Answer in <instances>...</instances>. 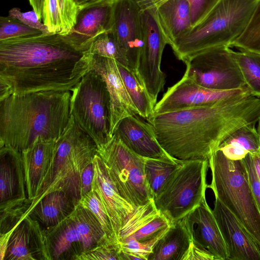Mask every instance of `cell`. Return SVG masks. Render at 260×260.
Segmentation results:
<instances>
[{"instance_id":"21","label":"cell","mask_w":260,"mask_h":260,"mask_svg":"<svg viewBox=\"0 0 260 260\" xmlns=\"http://www.w3.org/2000/svg\"><path fill=\"white\" fill-rule=\"evenodd\" d=\"M92 190L98 194L117 237L120 230L135 208L119 193L100 156L93 159Z\"/></svg>"},{"instance_id":"36","label":"cell","mask_w":260,"mask_h":260,"mask_svg":"<svg viewBox=\"0 0 260 260\" xmlns=\"http://www.w3.org/2000/svg\"><path fill=\"white\" fill-rule=\"evenodd\" d=\"M255 125L251 124L239 128L222 143L238 146L251 154L258 152L260 148V137Z\"/></svg>"},{"instance_id":"24","label":"cell","mask_w":260,"mask_h":260,"mask_svg":"<svg viewBox=\"0 0 260 260\" xmlns=\"http://www.w3.org/2000/svg\"><path fill=\"white\" fill-rule=\"evenodd\" d=\"M27 198L21 151L0 147V203Z\"/></svg>"},{"instance_id":"47","label":"cell","mask_w":260,"mask_h":260,"mask_svg":"<svg viewBox=\"0 0 260 260\" xmlns=\"http://www.w3.org/2000/svg\"><path fill=\"white\" fill-rule=\"evenodd\" d=\"M12 232V231L6 233L0 234V260H4Z\"/></svg>"},{"instance_id":"13","label":"cell","mask_w":260,"mask_h":260,"mask_svg":"<svg viewBox=\"0 0 260 260\" xmlns=\"http://www.w3.org/2000/svg\"><path fill=\"white\" fill-rule=\"evenodd\" d=\"M251 95L247 88L215 90L201 86L185 72L155 104L152 115L208 107Z\"/></svg>"},{"instance_id":"32","label":"cell","mask_w":260,"mask_h":260,"mask_svg":"<svg viewBox=\"0 0 260 260\" xmlns=\"http://www.w3.org/2000/svg\"><path fill=\"white\" fill-rule=\"evenodd\" d=\"M32 200L28 198L0 203V234L13 231L27 215Z\"/></svg>"},{"instance_id":"28","label":"cell","mask_w":260,"mask_h":260,"mask_svg":"<svg viewBox=\"0 0 260 260\" xmlns=\"http://www.w3.org/2000/svg\"><path fill=\"white\" fill-rule=\"evenodd\" d=\"M79 10L74 0H45L42 20L50 34L64 36L75 24Z\"/></svg>"},{"instance_id":"43","label":"cell","mask_w":260,"mask_h":260,"mask_svg":"<svg viewBox=\"0 0 260 260\" xmlns=\"http://www.w3.org/2000/svg\"><path fill=\"white\" fill-rule=\"evenodd\" d=\"M94 174L93 160L83 169L80 176L81 197L92 189V182Z\"/></svg>"},{"instance_id":"38","label":"cell","mask_w":260,"mask_h":260,"mask_svg":"<svg viewBox=\"0 0 260 260\" xmlns=\"http://www.w3.org/2000/svg\"><path fill=\"white\" fill-rule=\"evenodd\" d=\"M42 33L17 19L8 16L0 17V41Z\"/></svg>"},{"instance_id":"22","label":"cell","mask_w":260,"mask_h":260,"mask_svg":"<svg viewBox=\"0 0 260 260\" xmlns=\"http://www.w3.org/2000/svg\"><path fill=\"white\" fill-rule=\"evenodd\" d=\"M171 225L153 199L135 208L118 232V240L120 243L129 239L150 241L167 231Z\"/></svg>"},{"instance_id":"1","label":"cell","mask_w":260,"mask_h":260,"mask_svg":"<svg viewBox=\"0 0 260 260\" xmlns=\"http://www.w3.org/2000/svg\"><path fill=\"white\" fill-rule=\"evenodd\" d=\"M89 71V56L58 34L0 41V101L11 94L72 92Z\"/></svg>"},{"instance_id":"18","label":"cell","mask_w":260,"mask_h":260,"mask_svg":"<svg viewBox=\"0 0 260 260\" xmlns=\"http://www.w3.org/2000/svg\"><path fill=\"white\" fill-rule=\"evenodd\" d=\"M213 212L229 253L228 260H260V249L236 216L217 198Z\"/></svg>"},{"instance_id":"27","label":"cell","mask_w":260,"mask_h":260,"mask_svg":"<svg viewBox=\"0 0 260 260\" xmlns=\"http://www.w3.org/2000/svg\"><path fill=\"white\" fill-rule=\"evenodd\" d=\"M191 243L182 219L172 224L154 246L148 260H183Z\"/></svg>"},{"instance_id":"3","label":"cell","mask_w":260,"mask_h":260,"mask_svg":"<svg viewBox=\"0 0 260 260\" xmlns=\"http://www.w3.org/2000/svg\"><path fill=\"white\" fill-rule=\"evenodd\" d=\"M70 91L11 94L0 101V147L22 151L39 137L57 139L71 117Z\"/></svg>"},{"instance_id":"34","label":"cell","mask_w":260,"mask_h":260,"mask_svg":"<svg viewBox=\"0 0 260 260\" xmlns=\"http://www.w3.org/2000/svg\"><path fill=\"white\" fill-rule=\"evenodd\" d=\"M231 47L260 53V0L257 1L245 29Z\"/></svg>"},{"instance_id":"8","label":"cell","mask_w":260,"mask_h":260,"mask_svg":"<svg viewBox=\"0 0 260 260\" xmlns=\"http://www.w3.org/2000/svg\"><path fill=\"white\" fill-rule=\"evenodd\" d=\"M70 114L97 146L112 136L110 95L102 77L89 70L72 92Z\"/></svg>"},{"instance_id":"46","label":"cell","mask_w":260,"mask_h":260,"mask_svg":"<svg viewBox=\"0 0 260 260\" xmlns=\"http://www.w3.org/2000/svg\"><path fill=\"white\" fill-rule=\"evenodd\" d=\"M141 10L157 9L168 0H135Z\"/></svg>"},{"instance_id":"49","label":"cell","mask_w":260,"mask_h":260,"mask_svg":"<svg viewBox=\"0 0 260 260\" xmlns=\"http://www.w3.org/2000/svg\"><path fill=\"white\" fill-rule=\"evenodd\" d=\"M251 154L255 172L260 183V148L258 152Z\"/></svg>"},{"instance_id":"33","label":"cell","mask_w":260,"mask_h":260,"mask_svg":"<svg viewBox=\"0 0 260 260\" xmlns=\"http://www.w3.org/2000/svg\"><path fill=\"white\" fill-rule=\"evenodd\" d=\"M86 52L115 59L127 67L128 62L125 52L111 30L98 37Z\"/></svg>"},{"instance_id":"25","label":"cell","mask_w":260,"mask_h":260,"mask_svg":"<svg viewBox=\"0 0 260 260\" xmlns=\"http://www.w3.org/2000/svg\"><path fill=\"white\" fill-rule=\"evenodd\" d=\"M156 13L170 46L192 28L189 7L186 0H168L156 9Z\"/></svg>"},{"instance_id":"50","label":"cell","mask_w":260,"mask_h":260,"mask_svg":"<svg viewBox=\"0 0 260 260\" xmlns=\"http://www.w3.org/2000/svg\"><path fill=\"white\" fill-rule=\"evenodd\" d=\"M78 5L79 9L95 4L105 0H74Z\"/></svg>"},{"instance_id":"5","label":"cell","mask_w":260,"mask_h":260,"mask_svg":"<svg viewBox=\"0 0 260 260\" xmlns=\"http://www.w3.org/2000/svg\"><path fill=\"white\" fill-rule=\"evenodd\" d=\"M258 0H219L198 25L171 46L176 57L184 62L211 48L231 44L245 29Z\"/></svg>"},{"instance_id":"20","label":"cell","mask_w":260,"mask_h":260,"mask_svg":"<svg viewBox=\"0 0 260 260\" xmlns=\"http://www.w3.org/2000/svg\"><path fill=\"white\" fill-rule=\"evenodd\" d=\"M114 133L128 148L141 157L175 159L159 144L152 125L137 115L122 119Z\"/></svg>"},{"instance_id":"14","label":"cell","mask_w":260,"mask_h":260,"mask_svg":"<svg viewBox=\"0 0 260 260\" xmlns=\"http://www.w3.org/2000/svg\"><path fill=\"white\" fill-rule=\"evenodd\" d=\"M111 30L125 52L127 68L136 74L143 42L141 9L135 0H113Z\"/></svg>"},{"instance_id":"41","label":"cell","mask_w":260,"mask_h":260,"mask_svg":"<svg viewBox=\"0 0 260 260\" xmlns=\"http://www.w3.org/2000/svg\"><path fill=\"white\" fill-rule=\"evenodd\" d=\"M8 16L18 19L25 25L38 29L43 34H50L47 26L41 22V20L33 10L22 12L19 8H13L9 10Z\"/></svg>"},{"instance_id":"39","label":"cell","mask_w":260,"mask_h":260,"mask_svg":"<svg viewBox=\"0 0 260 260\" xmlns=\"http://www.w3.org/2000/svg\"><path fill=\"white\" fill-rule=\"evenodd\" d=\"M167 231L150 241L139 242L135 239H129L121 242L120 243L121 250L137 255L141 257L142 260H148V257L152 252L154 246Z\"/></svg>"},{"instance_id":"11","label":"cell","mask_w":260,"mask_h":260,"mask_svg":"<svg viewBox=\"0 0 260 260\" xmlns=\"http://www.w3.org/2000/svg\"><path fill=\"white\" fill-rule=\"evenodd\" d=\"M184 62L185 72L201 86L221 90L247 88L229 46L204 50Z\"/></svg>"},{"instance_id":"16","label":"cell","mask_w":260,"mask_h":260,"mask_svg":"<svg viewBox=\"0 0 260 260\" xmlns=\"http://www.w3.org/2000/svg\"><path fill=\"white\" fill-rule=\"evenodd\" d=\"M113 0H105L80 9L76 22L63 38L77 50L85 52L101 34L111 30Z\"/></svg>"},{"instance_id":"4","label":"cell","mask_w":260,"mask_h":260,"mask_svg":"<svg viewBox=\"0 0 260 260\" xmlns=\"http://www.w3.org/2000/svg\"><path fill=\"white\" fill-rule=\"evenodd\" d=\"M96 154L94 140L71 115L67 126L56 140L48 171L27 215L43 197L56 190L64 192L77 205L81 198V174Z\"/></svg>"},{"instance_id":"6","label":"cell","mask_w":260,"mask_h":260,"mask_svg":"<svg viewBox=\"0 0 260 260\" xmlns=\"http://www.w3.org/2000/svg\"><path fill=\"white\" fill-rule=\"evenodd\" d=\"M212 180L207 188L239 220L260 249V210L242 160L228 159L217 149L209 159Z\"/></svg>"},{"instance_id":"37","label":"cell","mask_w":260,"mask_h":260,"mask_svg":"<svg viewBox=\"0 0 260 260\" xmlns=\"http://www.w3.org/2000/svg\"><path fill=\"white\" fill-rule=\"evenodd\" d=\"M121 245L119 241L105 238L79 255L76 260H120Z\"/></svg>"},{"instance_id":"7","label":"cell","mask_w":260,"mask_h":260,"mask_svg":"<svg viewBox=\"0 0 260 260\" xmlns=\"http://www.w3.org/2000/svg\"><path fill=\"white\" fill-rule=\"evenodd\" d=\"M209 160H181L160 192L154 197L155 206L171 224L182 219L206 198Z\"/></svg>"},{"instance_id":"29","label":"cell","mask_w":260,"mask_h":260,"mask_svg":"<svg viewBox=\"0 0 260 260\" xmlns=\"http://www.w3.org/2000/svg\"><path fill=\"white\" fill-rule=\"evenodd\" d=\"M117 66L129 96L139 113V116L148 119L153 114V105L147 90L136 74L116 61Z\"/></svg>"},{"instance_id":"17","label":"cell","mask_w":260,"mask_h":260,"mask_svg":"<svg viewBox=\"0 0 260 260\" xmlns=\"http://www.w3.org/2000/svg\"><path fill=\"white\" fill-rule=\"evenodd\" d=\"M182 219L195 245L209 251L215 260H228L226 244L206 198Z\"/></svg>"},{"instance_id":"19","label":"cell","mask_w":260,"mask_h":260,"mask_svg":"<svg viewBox=\"0 0 260 260\" xmlns=\"http://www.w3.org/2000/svg\"><path fill=\"white\" fill-rule=\"evenodd\" d=\"M4 260H51L44 228L25 215L13 230Z\"/></svg>"},{"instance_id":"10","label":"cell","mask_w":260,"mask_h":260,"mask_svg":"<svg viewBox=\"0 0 260 260\" xmlns=\"http://www.w3.org/2000/svg\"><path fill=\"white\" fill-rule=\"evenodd\" d=\"M44 230L51 260H76L108 238L92 212L79 203L60 222Z\"/></svg>"},{"instance_id":"26","label":"cell","mask_w":260,"mask_h":260,"mask_svg":"<svg viewBox=\"0 0 260 260\" xmlns=\"http://www.w3.org/2000/svg\"><path fill=\"white\" fill-rule=\"evenodd\" d=\"M76 205L64 192L56 190L43 197L28 214L43 228L54 226L74 210Z\"/></svg>"},{"instance_id":"51","label":"cell","mask_w":260,"mask_h":260,"mask_svg":"<svg viewBox=\"0 0 260 260\" xmlns=\"http://www.w3.org/2000/svg\"><path fill=\"white\" fill-rule=\"evenodd\" d=\"M257 132H258V133L259 137H260V125L258 127Z\"/></svg>"},{"instance_id":"31","label":"cell","mask_w":260,"mask_h":260,"mask_svg":"<svg viewBox=\"0 0 260 260\" xmlns=\"http://www.w3.org/2000/svg\"><path fill=\"white\" fill-rule=\"evenodd\" d=\"M232 53L251 95L260 97V53L232 50Z\"/></svg>"},{"instance_id":"42","label":"cell","mask_w":260,"mask_h":260,"mask_svg":"<svg viewBox=\"0 0 260 260\" xmlns=\"http://www.w3.org/2000/svg\"><path fill=\"white\" fill-rule=\"evenodd\" d=\"M242 160L246 170L252 191L260 210V183L254 167L251 153L248 154Z\"/></svg>"},{"instance_id":"2","label":"cell","mask_w":260,"mask_h":260,"mask_svg":"<svg viewBox=\"0 0 260 260\" xmlns=\"http://www.w3.org/2000/svg\"><path fill=\"white\" fill-rule=\"evenodd\" d=\"M260 99L249 95L213 106L152 115V125L162 149L176 160H209L239 128L256 124Z\"/></svg>"},{"instance_id":"44","label":"cell","mask_w":260,"mask_h":260,"mask_svg":"<svg viewBox=\"0 0 260 260\" xmlns=\"http://www.w3.org/2000/svg\"><path fill=\"white\" fill-rule=\"evenodd\" d=\"M217 149L220 150L226 157L232 160H242L250 153L247 150L231 144L221 143Z\"/></svg>"},{"instance_id":"23","label":"cell","mask_w":260,"mask_h":260,"mask_svg":"<svg viewBox=\"0 0 260 260\" xmlns=\"http://www.w3.org/2000/svg\"><path fill=\"white\" fill-rule=\"evenodd\" d=\"M56 140L39 137L21 151L27 196L31 200L48 171Z\"/></svg>"},{"instance_id":"35","label":"cell","mask_w":260,"mask_h":260,"mask_svg":"<svg viewBox=\"0 0 260 260\" xmlns=\"http://www.w3.org/2000/svg\"><path fill=\"white\" fill-rule=\"evenodd\" d=\"M79 204L92 212L101 224L105 235L110 240L119 241L113 230L110 219L95 191L92 189L82 196Z\"/></svg>"},{"instance_id":"9","label":"cell","mask_w":260,"mask_h":260,"mask_svg":"<svg viewBox=\"0 0 260 260\" xmlns=\"http://www.w3.org/2000/svg\"><path fill=\"white\" fill-rule=\"evenodd\" d=\"M97 154L120 195L134 208L154 199L145 175V158L128 148L115 133L106 143L97 146Z\"/></svg>"},{"instance_id":"15","label":"cell","mask_w":260,"mask_h":260,"mask_svg":"<svg viewBox=\"0 0 260 260\" xmlns=\"http://www.w3.org/2000/svg\"><path fill=\"white\" fill-rule=\"evenodd\" d=\"M86 52L89 56V70L94 71L100 74L107 85L110 98V134L112 137L122 119L130 115H139V113L129 96L119 72L116 61Z\"/></svg>"},{"instance_id":"30","label":"cell","mask_w":260,"mask_h":260,"mask_svg":"<svg viewBox=\"0 0 260 260\" xmlns=\"http://www.w3.org/2000/svg\"><path fill=\"white\" fill-rule=\"evenodd\" d=\"M180 160L145 158L144 173L154 198L180 167Z\"/></svg>"},{"instance_id":"48","label":"cell","mask_w":260,"mask_h":260,"mask_svg":"<svg viewBox=\"0 0 260 260\" xmlns=\"http://www.w3.org/2000/svg\"><path fill=\"white\" fill-rule=\"evenodd\" d=\"M32 10L37 14L40 20L42 19L45 0H28Z\"/></svg>"},{"instance_id":"45","label":"cell","mask_w":260,"mask_h":260,"mask_svg":"<svg viewBox=\"0 0 260 260\" xmlns=\"http://www.w3.org/2000/svg\"><path fill=\"white\" fill-rule=\"evenodd\" d=\"M183 260H215L209 251L198 247L192 242Z\"/></svg>"},{"instance_id":"12","label":"cell","mask_w":260,"mask_h":260,"mask_svg":"<svg viewBox=\"0 0 260 260\" xmlns=\"http://www.w3.org/2000/svg\"><path fill=\"white\" fill-rule=\"evenodd\" d=\"M141 16L143 43L136 75L155 106L166 83V74L161 71L160 65L168 43L158 22L156 9H141Z\"/></svg>"},{"instance_id":"40","label":"cell","mask_w":260,"mask_h":260,"mask_svg":"<svg viewBox=\"0 0 260 260\" xmlns=\"http://www.w3.org/2000/svg\"><path fill=\"white\" fill-rule=\"evenodd\" d=\"M188 2L192 28L209 13L219 0H186Z\"/></svg>"}]
</instances>
